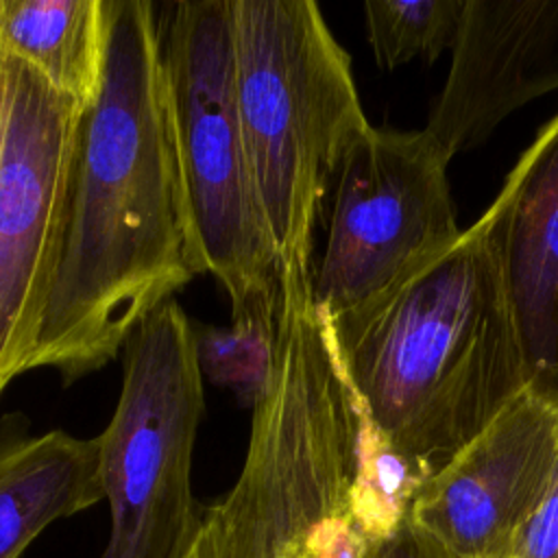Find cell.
Instances as JSON below:
<instances>
[{"mask_svg":"<svg viewBox=\"0 0 558 558\" xmlns=\"http://www.w3.org/2000/svg\"><path fill=\"white\" fill-rule=\"evenodd\" d=\"M0 153V395L33 371L54 279L85 107L9 57Z\"/></svg>","mask_w":558,"mask_h":558,"instance_id":"ba28073f","label":"cell"},{"mask_svg":"<svg viewBox=\"0 0 558 558\" xmlns=\"http://www.w3.org/2000/svg\"><path fill=\"white\" fill-rule=\"evenodd\" d=\"M161 59L172 148L198 275L227 292L233 316L279 312L275 246L246 155L229 0L163 9Z\"/></svg>","mask_w":558,"mask_h":558,"instance_id":"5b68a950","label":"cell"},{"mask_svg":"<svg viewBox=\"0 0 558 558\" xmlns=\"http://www.w3.org/2000/svg\"><path fill=\"white\" fill-rule=\"evenodd\" d=\"M558 89V0H466L427 137L451 159L530 100Z\"/></svg>","mask_w":558,"mask_h":558,"instance_id":"30bf717a","label":"cell"},{"mask_svg":"<svg viewBox=\"0 0 558 558\" xmlns=\"http://www.w3.org/2000/svg\"><path fill=\"white\" fill-rule=\"evenodd\" d=\"M0 50L85 109L107 59V0H0Z\"/></svg>","mask_w":558,"mask_h":558,"instance_id":"4fadbf2b","label":"cell"},{"mask_svg":"<svg viewBox=\"0 0 558 558\" xmlns=\"http://www.w3.org/2000/svg\"><path fill=\"white\" fill-rule=\"evenodd\" d=\"M277 364L233 488L205 508L218 558H366L349 517L360 427L312 279L279 283Z\"/></svg>","mask_w":558,"mask_h":558,"instance_id":"3957f363","label":"cell"},{"mask_svg":"<svg viewBox=\"0 0 558 558\" xmlns=\"http://www.w3.org/2000/svg\"><path fill=\"white\" fill-rule=\"evenodd\" d=\"M466 0H368L364 17L375 61L392 70L412 59L434 61L453 50Z\"/></svg>","mask_w":558,"mask_h":558,"instance_id":"2e32d148","label":"cell"},{"mask_svg":"<svg viewBox=\"0 0 558 558\" xmlns=\"http://www.w3.org/2000/svg\"><path fill=\"white\" fill-rule=\"evenodd\" d=\"M194 275L159 15L148 0H107L102 83L83 116L33 368L65 384L102 368Z\"/></svg>","mask_w":558,"mask_h":558,"instance_id":"6da1fadb","label":"cell"},{"mask_svg":"<svg viewBox=\"0 0 558 558\" xmlns=\"http://www.w3.org/2000/svg\"><path fill=\"white\" fill-rule=\"evenodd\" d=\"M447 163L425 131L368 126L351 144L336 174L327 244L312 279L318 310L336 316L381 294L462 235Z\"/></svg>","mask_w":558,"mask_h":558,"instance_id":"52a82bcc","label":"cell"},{"mask_svg":"<svg viewBox=\"0 0 558 558\" xmlns=\"http://www.w3.org/2000/svg\"><path fill=\"white\" fill-rule=\"evenodd\" d=\"M427 480L429 475L395 449L360 408L349 517L373 549L401 530Z\"/></svg>","mask_w":558,"mask_h":558,"instance_id":"5bb4252c","label":"cell"},{"mask_svg":"<svg viewBox=\"0 0 558 558\" xmlns=\"http://www.w3.org/2000/svg\"><path fill=\"white\" fill-rule=\"evenodd\" d=\"M194 325L172 299L122 349V390L98 438L111 527L102 558H187L205 508L192 451L205 410Z\"/></svg>","mask_w":558,"mask_h":558,"instance_id":"8992f818","label":"cell"},{"mask_svg":"<svg viewBox=\"0 0 558 558\" xmlns=\"http://www.w3.org/2000/svg\"><path fill=\"white\" fill-rule=\"evenodd\" d=\"M187 558H218L216 543H214V536H211L207 523L203 525V532H201L196 545L192 547V551L187 554Z\"/></svg>","mask_w":558,"mask_h":558,"instance_id":"ffe728a7","label":"cell"},{"mask_svg":"<svg viewBox=\"0 0 558 558\" xmlns=\"http://www.w3.org/2000/svg\"><path fill=\"white\" fill-rule=\"evenodd\" d=\"M238 109L281 279L314 277V229L371 126L344 48L312 0H229Z\"/></svg>","mask_w":558,"mask_h":558,"instance_id":"277c9868","label":"cell"},{"mask_svg":"<svg viewBox=\"0 0 558 558\" xmlns=\"http://www.w3.org/2000/svg\"><path fill=\"white\" fill-rule=\"evenodd\" d=\"M558 473V408L527 388L436 471L408 521L458 558H514Z\"/></svg>","mask_w":558,"mask_h":558,"instance_id":"9c48e42d","label":"cell"},{"mask_svg":"<svg viewBox=\"0 0 558 558\" xmlns=\"http://www.w3.org/2000/svg\"><path fill=\"white\" fill-rule=\"evenodd\" d=\"M373 558H458L423 530L405 521L401 530L375 547Z\"/></svg>","mask_w":558,"mask_h":558,"instance_id":"ac0fdd59","label":"cell"},{"mask_svg":"<svg viewBox=\"0 0 558 558\" xmlns=\"http://www.w3.org/2000/svg\"><path fill=\"white\" fill-rule=\"evenodd\" d=\"M506 294L527 390L558 408V116L475 222Z\"/></svg>","mask_w":558,"mask_h":558,"instance_id":"8fae6325","label":"cell"},{"mask_svg":"<svg viewBox=\"0 0 558 558\" xmlns=\"http://www.w3.org/2000/svg\"><path fill=\"white\" fill-rule=\"evenodd\" d=\"M514 558H558V473L547 497L523 527Z\"/></svg>","mask_w":558,"mask_h":558,"instance_id":"e0dca14e","label":"cell"},{"mask_svg":"<svg viewBox=\"0 0 558 558\" xmlns=\"http://www.w3.org/2000/svg\"><path fill=\"white\" fill-rule=\"evenodd\" d=\"M9 87H11V74H9V59L0 50V153H2V140L7 129V113H9Z\"/></svg>","mask_w":558,"mask_h":558,"instance_id":"d6986e66","label":"cell"},{"mask_svg":"<svg viewBox=\"0 0 558 558\" xmlns=\"http://www.w3.org/2000/svg\"><path fill=\"white\" fill-rule=\"evenodd\" d=\"M105 499L98 438L63 429L0 442V558H20L54 521Z\"/></svg>","mask_w":558,"mask_h":558,"instance_id":"7c38bea8","label":"cell"},{"mask_svg":"<svg viewBox=\"0 0 558 558\" xmlns=\"http://www.w3.org/2000/svg\"><path fill=\"white\" fill-rule=\"evenodd\" d=\"M327 323L362 412L429 477L527 388L499 272L475 225Z\"/></svg>","mask_w":558,"mask_h":558,"instance_id":"7a4b0ae2","label":"cell"},{"mask_svg":"<svg viewBox=\"0 0 558 558\" xmlns=\"http://www.w3.org/2000/svg\"><path fill=\"white\" fill-rule=\"evenodd\" d=\"M373 551H375V549H373ZM373 551H371V554H368V556H366V558H373Z\"/></svg>","mask_w":558,"mask_h":558,"instance_id":"44dd1931","label":"cell"},{"mask_svg":"<svg viewBox=\"0 0 558 558\" xmlns=\"http://www.w3.org/2000/svg\"><path fill=\"white\" fill-rule=\"evenodd\" d=\"M277 320L279 312H251L233 316L225 327L194 325L203 377L255 408L275 375Z\"/></svg>","mask_w":558,"mask_h":558,"instance_id":"9a60e30c","label":"cell"}]
</instances>
